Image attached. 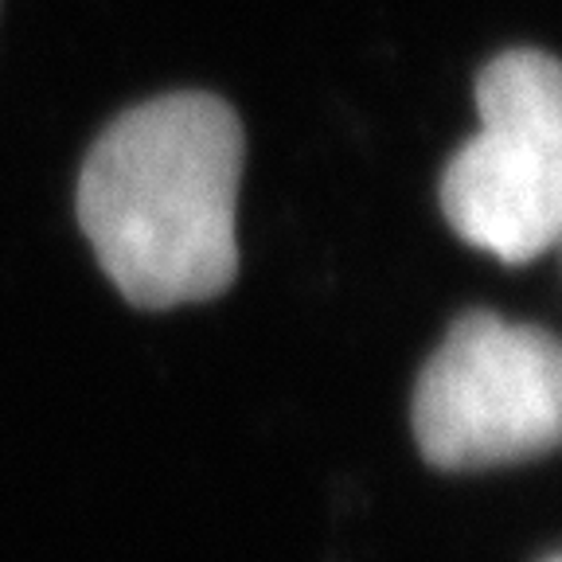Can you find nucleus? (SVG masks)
<instances>
[{
    "instance_id": "f257e3e1",
    "label": "nucleus",
    "mask_w": 562,
    "mask_h": 562,
    "mask_svg": "<svg viewBox=\"0 0 562 562\" xmlns=\"http://www.w3.org/2000/svg\"><path fill=\"white\" fill-rule=\"evenodd\" d=\"M243 165L235 105L207 90L145 98L98 133L79 168L75 215L133 308L200 305L235 285Z\"/></svg>"
},
{
    "instance_id": "f03ea898",
    "label": "nucleus",
    "mask_w": 562,
    "mask_h": 562,
    "mask_svg": "<svg viewBox=\"0 0 562 562\" xmlns=\"http://www.w3.org/2000/svg\"><path fill=\"white\" fill-rule=\"evenodd\" d=\"M481 130L441 176L449 227L508 266L562 243V63L504 52L476 79Z\"/></svg>"
},
{
    "instance_id": "7ed1b4c3",
    "label": "nucleus",
    "mask_w": 562,
    "mask_h": 562,
    "mask_svg": "<svg viewBox=\"0 0 562 562\" xmlns=\"http://www.w3.org/2000/svg\"><path fill=\"white\" fill-rule=\"evenodd\" d=\"M414 441L434 469L516 465L562 449V340L465 313L414 386Z\"/></svg>"
},
{
    "instance_id": "20e7f679",
    "label": "nucleus",
    "mask_w": 562,
    "mask_h": 562,
    "mask_svg": "<svg viewBox=\"0 0 562 562\" xmlns=\"http://www.w3.org/2000/svg\"><path fill=\"white\" fill-rule=\"evenodd\" d=\"M547 562H562V554H554V559H547Z\"/></svg>"
}]
</instances>
